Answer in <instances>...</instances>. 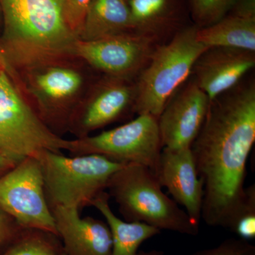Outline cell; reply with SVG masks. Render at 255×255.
<instances>
[{"mask_svg": "<svg viewBox=\"0 0 255 255\" xmlns=\"http://www.w3.org/2000/svg\"><path fill=\"white\" fill-rule=\"evenodd\" d=\"M255 142V84L239 83L211 101L191 145L204 183L201 219L229 228L243 206L247 163Z\"/></svg>", "mask_w": 255, "mask_h": 255, "instance_id": "6da1fadb", "label": "cell"}, {"mask_svg": "<svg viewBox=\"0 0 255 255\" xmlns=\"http://www.w3.org/2000/svg\"><path fill=\"white\" fill-rule=\"evenodd\" d=\"M64 1L0 0L5 42L16 63L33 68L73 55L78 38L65 21Z\"/></svg>", "mask_w": 255, "mask_h": 255, "instance_id": "7a4b0ae2", "label": "cell"}, {"mask_svg": "<svg viewBox=\"0 0 255 255\" xmlns=\"http://www.w3.org/2000/svg\"><path fill=\"white\" fill-rule=\"evenodd\" d=\"M107 190L128 222L143 223L159 231L187 236L199 233V225L164 194L155 174L145 166L125 164L112 176Z\"/></svg>", "mask_w": 255, "mask_h": 255, "instance_id": "3957f363", "label": "cell"}, {"mask_svg": "<svg viewBox=\"0 0 255 255\" xmlns=\"http://www.w3.org/2000/svg\"><path fill=\"white\" fill-rule=\"evenodd\" d=\"M198 28H182L170 41L154 50L136 82L135 113L159 118L178 88L192 73L196 60L208 48L198 41Z\"/></svg>", "mask_w": 255, "mask_h": 255, "instance_id": "277c9868", "label": "cell"}, {"mask_svg": "<svg viewBox=\"0 0 255 255\" xmlns=\"http://www.w3.org/2000/svg\"><path fill=\"white\" fill-rule=\"evenodd\" d=\"M41 164L45 194L50 210L56 207L78 210L92 206L107 189L112 176L125 164L104 156L67 157L46 150L37 157Z\"/></svg>", "mask_w": 255, "mask_h": 255, "instance_id": "5b68a950", "label": "cell"}, {"mask_svg": "<svg viewBox=\"0 0 255 255\" xmlns=\"http://www.w3.org/2000/svg\"><path fill=\"white\" fill-rule=\"evenodd\" d=\"M59 136L21 97L4 70L0 72V151L19 162L44 151L68 150Z\"/></svg>", "mask_w": 255, "mask_h": 255, "instance_id": "8992f818", "label": "cell"}, {"mask_svg": "<svg viewBox=\"0 0 255 255\" xmlns=\"http://www.w3.org/2000/svg\"><path fill=\"white\" fill-rule=\"evenodd\" d=\"M162 148L158 118L140 114L115 128L70 140L68 151L73 156L99 155L117 163L140 164L155 174Z\"/></svg>", "mask_w": 255, "mask_h": 255, "instance_id": "52a82bcc", "label": "cell"}, {"mask_svg": "<svg viewBox=\"0 0 255 255\" xmlns=\"http://www.w3.org/2000/svg\"><path fill=\"white\" fill-rule=\"evenodd\" d=\"M0 211L12 218L22 229L58 236L38 158L23 159L0 176Z\"/></svg>", "mask_w": 255, "mask_h": 255, "instance_id": "ba28073f", "label": "cell"}, {"mask_svg": "<svg viewBox=\"0 0 255 255\" xmlns=\"http://www.w3.org/2000/svg\"><path fill=\"white\" fill-rule=\"evenodd\" d=\"M159 44L130 33L93 41L77 40L73 55L109 76L131 79L138 76Z\"/></svg>", "mask_w": 255, "mask_h": 255, "instance_id": "9c48e42d", "label": "cell"}, {"mask_svg": "<svg viewBox=\"0 0 255 255\" xmlns=\"http://www.w3.org/2000/svg\"><path fill=\"white\" fill-rule=\"evenodd\" d=\"M136 82L130 79L109 76L95 87L91 96L69 117V128L77 138L107 127L134 112Z\"/></svg>", "mask_w": 255, "mask_h": 255, "instance_id": "30bf717a", "label": "cell"}, {"mask_svg": "<svg viewBox=\"0 0 255 255\" xmlns=\"http://www.w3.org/2000/svg\"><path fill=\"white\" fill-rule=\"evenodd\" d=\"M209 104V97L194 80L174 94L158 118L163 147H191L204 123Z\"/></svg>", "mask_w": 255, "mask_h": 255, "instance_id": "8fae6325", "label": "cell"}, {"mask_svg": "<svg viewBox=\"0 0 255 255\" xmlns=\"http://www.w3.org/2000/svg\"><path fill=\"white\" fill-rule=\"evenodd\" d=\"M155 175L161 187L168 189L174 201L184 206L193 222L199 226L204 183L198 174L191 147H163Z\"/></svg>", "mask_w": 255, "mask_h": 255, "instance_id": "7c38bea8", "label": "cell"}, {"mask_svg": "<svg viewBox=\"0 0 255 255\" xmlns=\"http://www.w3.org/2000/svg\"><path fill=\"white\" fill-rule=\"evenodd\" d=\"M255 66V52L210 47L194 64L193 80L211 102L238 85Z\"/></svg>", "mask_w": 255, "mask_h": 255, "instance_id": "4fadbf2b", "label": "cell"}, {"mask_svg": "<svg viewBox=\"0 0 255 255\" xmlns=\"http://www.w3.org/2000/svg\"><path fill=\"white\" fill-rule=\"evenodd\" d=\"M51 211L65 255H110L112 235L107 222L82 218L80 210L73 208L56 207Z\"/></svg>", "mask_w": 255, "mask_h": 255, "instance_id": "5bb4252c", "label": "cell"}, {"mask_svg": "<svg viewBox=\"0 0 255 255\" xmlns=\"http://www.w3.org/2000/svg\"><path fill=\"white\" fill-rule=\"evenodd\" d=\"M132 32L159 44L175 34L182 20V0H127Z\"/></svg>", "mask_w": 255, "mask_h": 255, "instance_id": "9a60e30c", "label": "cell"}, {"mask_svg": "<svg viewBox=\"0 0 255 255\" xmlns=\"http://www.w3.org/2000/svg\"><path fill=\"white\" fill-rule=\"evenodd\" d=\"M83 79L70 68L50 67L33 77L32 86L41 101V118L46 123L63 115L65 103L80 90Z\"/></svg>", "mask_w": 255, "mask_h": 255, "instance_id": "2e32d148", "label": "cell"}, {"mask_svg": "<svg viewBox=\"0 0 255 255\" xmlns=\"http://www.w3.org/2000/svg\"><path fill=\"white\" fill-rule=\"evenodd\" d=\"M110 196L102 191L92 202L104 216L112 235V249L110 255H163V252H138L144 242L160 233L157 228L143 223L128 222L116 216L110 206Z\"/></svg>", "mask_w": 255, "mask_h": 255, "instance_id": "e0dca14e", "label": "cell"}, {"mask_svg": "<svg viewBox=\"0 0 255 255\" xmlns=\"http://www.w3.org/2000/svg\"><path fill=\"white\" fill-rule=\"evenodd\" d=\"M130 33L133 32L127 0H92L78 39L93 41Z\"/></svg>", "mask_w": 255, "mask_h": 255, "instance_id": "ac0fdd59", "label": "cell"}, {"mask_svg": "<svg viewBox=\"0 0 255 255\" xmlns=\"http://www.w3.org/2000/svg\"><path fill=\"white\" fill-rule=\"evenodd\" d=\"M198 41L210 47H228L255 52V18L229 12L217 22L198 28Z\"/></svg>", "mask_w": 255, "mask_h": 255, "instance_id": "d6986e66", "label": "cell"}, {"mask_svg": "<svg viewBox=\"0 0 255 255\" xmlns=\"http://www.w3.org/2000/svg\"><path fill=\"white\" fill-rule=\"evenodd\" d=\"M50 233L23 229L9 249L1 255H62L48 239Z\"/></svg>", "mask_w": 255, "mask_h": 255, "instance_id": "ffe728a7", "label": "cell"}, {"mask_svg": "<svg viewBox=\"0 0 255 255\" xmlns=\"http://www.w3.org/2000/svg\"><path fill=\"white\" fill-rule=\"evenodd\" d=\"M236 0H189L195 26L206 27L217 22L232 9Z\"/></svg>", "mask_w": 255, "mask_h": 255, "instance_id": "44dd1931", "label": "cell"}, {"mask_svg": "<svg viewBox=\"0 0 255 255\" xmlns=\"http://www.w3.org/2000/svg\"><path fill=\"white\" fill-rule=\"evenodd\" d=\"M228 229L240 238L249 241L255 238V186L246 187L243 206Z\"/></svg>", "mask_w": 255, "mask_h": 255, "instance_id": "7402d4cb", "label": "cell"}, {"mask_svg": "<svg viewBox=\"0 0 255 255\" xmlns=\"http://www.w3.org/2000/svg\"><path fill=\"white\" fill-rule=\"evenodd\" d=\"M191 255H255V246L242 238H229L216 248L201 250Z\"/></svg>", "mask_w": 255, "mask_h": 255, "instance_id": "603a6c76", "label": "cell"}, {"mask_svg": "<svg viewBox=\"0 0 255 255\" xmlns=\"http://www.w3.org/2000/svg\"><path fill=\"white\" fill-rule=\"evenodd\" d=\"M92 0H65L64 14L72 31L79 36Z\"/></svg>", "mask_w": 255, "mask_h": 255, "instance_id": "cb8c5ba5", "label": "cell"}, {"mask_svg": "<svg viewBox=\"0 0 255 255\" xmlns=\"http://www.w3.org/2000/svg\"><path fill=\"white\" fill-rule=\"evenodd\" d=\"M22 230L12 218L0 211V248L12 243Z\"/></svg>", "mask_w": 255, "mask_h": 255, "instance_id": "d4e9b609", "label": "cell"}, {"mask_svg": "<svg viewBox=\"0 0 255 255\" xmlns=\"http://www.w3.org/2000/svg\"><path fill=\"white\" fill-rule=\"evenodd\" d=\"M229 12L248 18H255V0H236Z\"/></svg>", "mask_w": 255, "mask_h": 255, "instance_id": "484cf974", "label": "cell"}, {"mask_svg": "<svg viewBox=\"0 0 255 255\" xmlns=\"http://www.w3.org/2000/svg\"><path fill=\"white\" fill-rule=\"evenodd\" d=\"M18 162L17 161L10 158L0 151V176L14 167Z\"/></svg>", "mask_w": 255, "mask_h": 255, "instance_id": "4316f807", "label": "cell"}, {"mask_svg": "<svg viewBox=\"0 0 255 255\" xmlns=\"http://www.w3.org/2000/svg\"><path fill=\"white\" fill-rule=\"evenodd\" d=\"M1 70H2V69H1V68H0V72H1Z\"/></svg>", "mask_w": 255, "mask_h": 255, "instance_id": "83f0119b", "label": "cell"}, {"mask_svg": "<svg viewBox=\"0 0 255 255\" xmlns=\"http://www.w3.org/2000/svg\"><path fill=\"white\" fill-rule=\"evenodd\" d=\"M62 255H65V253H64L63 252V254H62Z\"/></svg>", "mask_w": 255, "mask_h": 255, "instance_id": "f1b7e54d", "label": "cell"}]
</instances>
